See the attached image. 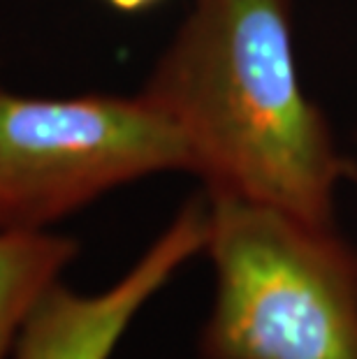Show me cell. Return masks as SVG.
<instances>
[{"label": "cell", "instance_id": "6da1fadb", "mask_svg": "<svg viewBox=\"0 0 357 359\" xmlns=\"http://www.w3.org/2000/svg\"><path fill=\"white\" fill-rule=\"evenodd\" d=\"M142 95L181 133L209 195L334 225L353 170L302 88L288 0H195Z\"/></svg>", "mask_w": 357, "mask_h": 359}, {"label": "cell", "instance_id": "7a4b0ae2", "mask_svg": "<svg viewBox=\"0 0 357 359\" xmlns=\"http://www.w3.org/2000/svg\"><path fill=\"white\" fill-rule=\"evenodd\" d=\"M204 359H357V250L334 225L207 193Z\"/></svg>", "mask_w": 357, "mask_h": 359}, {"label": "cell", "instance_id": "3957f363", "mask_svg": "<svg viewBox=\"0 0 357 359\" xmlns=\"http://www.w3.org/2000/svg\"><path fill=\"white\" fill-rule=\"evenodd\" d=\"M191 172L184 137L137 97L0 90V232H40L156 172Z\"/></svg>", "mask_w": 357, "mask_h": 359}, {"label": "cell", "instance_id": "277c9868", "mask_svg": "<svg viewBox=\"0 0 357 359\" xmlns=\"http://www.w3.org/2000/svg\"><path fill=\"white\" fill-rule=\"evenodd\" d=\"M204 243L207 200H193L107 290L79 294L54 283L28 313L14 359H109L137 313Z\"/></svg>", "mask_w": 357, "mask_h": 359}, {"label": "cell", "instance_id": "5b68a950", "mask_svg": "<svg viewBox=\"0 0 357 359\" xmlns=\"http://www.w3.org/2000/svg\"><path fill=\"white\" fill-rule=\"evenodd\" d=\"M74 255L77 243L67 236L47 230L0 232V359L14 353L28 313Z\"/></svg>", "mask_w": 357, "mask_h": 359}, {"label": "cell", "instance_id": "8992f818", "mask_svg": "<svg viewBox=\"0 0 357 359\" xmlns=\"http://www.w3.org/2000/svg\"><path fill=\"white\" fill-rule=\"evenodd\" d=\"M105 3H109L119 12H142L154 7L156 3H161V0H105Z\"/></svg>", "mask_w": 357, "mask_h": 359}]
</instances>
